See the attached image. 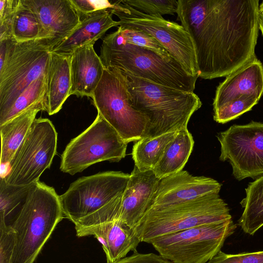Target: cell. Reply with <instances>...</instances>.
<instances>
[{
	"mask_svg": "<svg viewBox=\"0 0 263 263\" xmlns=\"http://www.w3.org/2000/svg\"><path fill=\"white\" fill-rule=\"evenodd\" d=\"M259 27L263 35V15L259 13Z\"/></svg>",
	"mask_w": 263,
	"mask_h": 263,
	"instance_id": "cell-37",
	"label": "cell"
},
{
	"mask_svg": "<svg viewBox=\"0 0 263 263\" xmlns=\"http://www.w3.org/2000/svg\"><path fill=\"white\" fill-rule=\"evenodd\" d=\"M89 43L82 46L71 54L70 95L92 97L105 69L93 45Z\"/></svg>",
	"mask_w": 263,
	"mask_h": 263,
	"instance_id": "cell-19",
	"label": "cell"
},
{
	"mask_svg": "<svg viewBox=\"0 0 263 263\" xmlns=\"http://www.w3.org/2000/svg\"><path fill=\"white\" fill-rule=\"evenodd\" d=\"M75 229L78 237L92 235L97 239L105 253L107 263L126 257L131 251L137 252L141 242L136 230L119 220Z\"/></svg>",
	"mask_w": 263,
	"mask_h": 263,
	"instance_id": "cell-17",
	"label": "cell"
},
{
	"mask_svg": "<svg viewBox=\"0 0 263 263\" xmlns=\"http://www.w3.org/2000/svg\"><path fill=\"white\" fill-rule=\"evenodd\" d=\"M47 105H34L0 126L1 137V166L8 165L23 142L37 114L47 111Z\"/></svg>",
	"mask_w": 263,
	"mask_h": 263,
	"instance_id": "cell-22",
	"label": "cell"
},
{
	"mask_svg": "<svg viewBox=\"0 0 263 263\" xmlns=\"http://www.w3.org/2000/svg\"><path fill=\"white\" fill-rule=\"evenodd\" d=\"M258 0H178L176 13L192 41L199 77H227L256 59Z\"/></svg>",
	"mask_w": 263,
	"mask_h": 263,
	"instance_id": "cell-1",
	"label": "cell"
},
{
	"mask_svg": "<svg viewBox=\"0 0 263 263\" xmlns=\"http://www.w3.org/2000/svg\"><path fill=\"white\" fill-rule=\"evenodd\" d=\"M194 144L192 135L187 127L179 130L153 170L156 177L161 179L182 171L191 154Z\"/></svg>",
	"mask_w": 263,
	"mask_h": 263,
	"instance_id": "cell-23",
	"label": "cell"
},
{
	"mask_svg": "<svg viewBox=\"0 0 263 263\" xmlns=\"http://www.w3.org/2000/svg\"><path fill=\"white\" fill-rule=\"evenodd\" d=\"M91 98L98 114L125 142L143 138L149 120L130 104L127 78L123 72L115 68H105Z\"/></svg>",
	"mask_w": 263,
	"mask_h": 263,
	"instance_id": "cell-7",
	"label": "cell"
},
{
	"mask_svg": "<svg viewBox=\"0 0 263 263\" xmlns=\"http://www.w3.org/2000/svg\"><path fill=\"white\" fill-rule=\"evenodd\" d=\"M127 145L98 114L93 123L67 144L61 156L60 170L73 175L98 162H119L125 157Z\"/></svg>",
	"mask_w": 263,
	"mask_h": 263,
	"instance_id": "cell-9",
	"label": "cell"
},
{
	"mask_svg": "<svg viewBox=\"0 0 263 263\" xmlns=\"http://www.w3.org/2000/svg\"><path fill=\"white\" fill-rule=\"evenodd\" d=\"M112 263H174L163 258L160 255L153 253L143 254L137 251L127 257L118 259Z\"/></svg>",
	"mask_w": 263,
	"mask_h": 263,
	"instance_id": "cell-36",
	"label": "cell"
},
{
	"mask_svg": "<svg viewBox=\"0 0 263 263\" xmlns=\"http://www.w3.org/2000/svg\"><path fill=\"white\" fill-rule=\"evenodd\" d=\"M112 14L121 26L142 30L157 40L190 75L198 77L195 52L190 35L181 25L160 15H149L128 5L124 0L111 1Z\"/></svg>",
	"mask_w": 263,
	"mask_h": 263,
	"instance_id": "cell-10",
	"label": "cell"
},
{
	"mask_svg": "<svg viewBox=\"0 0 263 263\" xmlns=\"http://www.w3.org/2000/svg\"><path fill=\"white\" fill-rule=\"evenodd\" d=\"M20 0L0 1V41L12 39L13 20Z\"/></svg>",
	"mask_w": 263,
	"mask_h": 263,
	"instance_id": "cell-32",
	"label": "cell"
},
{
	"mask_svg": "<svg viewBox=\"0 0 263 263\" xmlns=\"http://www.w3.org/2000/svg\"><path fill=\"white\" fill-rule=\"evenodd\" d=\"M129 177L108 171L79 178L60 196L64 215L74 224L95 213L124 191Z\"/></svg>",
	"mask_w": 263,
	"mask_h": 263,
	"instance_id": "cell-12",
	"label": "cell"
},
{
	"mask_svg": "<svg viewBox=\"0 0 263 263\" xmlns=\"http://www.w3.org/2000/svg\"><path fill=\"white\" fill-rule=\"evenodd\" d=\"M7 184L3 177L0 179V222L6 220L17 209L20 210L30 185Z\"/></svg>",
	"mask_w": 263,
	"mask_h": 263,
	"instance_id": "cell-28",
	"label": "cell"
},
{
	"mask_svg": "<svg viewBox=\"0 0 263 263\" xmlns=\"http://www.w3.org/2000/svg\"><path fill=\"white\" fill-rule=\"evenodd\" d=\"M23 2L38 20L41 38L49 40L53 48L64 40L80 23V14L70 0Z\"/></svg>",
	"mask_w": 263,
	"mask_h": 263,
	"instance_id": "cell-15",
	"label": "cell"
},
{
	"mask_svg": "<svg viewBox=\"0 0 263 263\" xmlns=\"http://www.w3.org/2000/svg\"><path fill=\"white\" fill-rule=\"evenodd\" d=\"M15 246V234L11 226L0 222V263H10Z\"/></svg>",
	"mask_w": 263,
	"mask_h": 263,
	"instance_id": "cell-33",
	"label": "cell"
},
{
	"mask_svg": "<svg viewBox=\"0 0 263 263\" xmlns=\"http://www.w3.org/2000/svg\"><path fill=\"white\" fill-rule=\"evenodd\" d=\"M246 193L240 202L244 210L238 225L245 233L253 235L263 226V176L250 182Z\"/></svg>",
	"mask_w": 263,
	"mask_h": 263,
	"instance_id": "cell-24",
	"label": "cell"
},
{
	"mask_svg": "<svg viewBox=\"0 0 263 263\" xmlns=\"http://www.w3.org/2000/svg\"><path fill=\"white\" fill-rule=\"evenodd\" d=\"M221 186L211 178L194 176L182 170L160 179L148 210H159L207 195L219 194Z\"/></svg>",
	"mask_w": 263,
	"mask_h": 263,
	"instance_id": "cell-14",
	"label": "cell"
},
{
	"mask_svg": "<svg viewBox=\"0 0 263 263\" xmlns=\"http://www.w3.org/2000/svg\"><path fill=\"white\" fill-rule=\"evenodd\" d=\"M80 16L112 7L111 1L107 0H70Z\"/></svg>",
	"mask_w": 263,
	"mask_h": 263,
	"instance_id": "cell-35",
	"label": "cell"
},
{
	"mask_svg": "<svg viewBox=\"0 0 263 263\" xmlns=\"http://www.w3.org/2000/svg\"><path fill=\"white\" fill-rule=\"evenodd\" d=\"M123 72L127 78L130 104L149 120L143 138L187 128L192 115L202 105L194 92L159 85Z\"/></svg>",
	"mask_w": 263,
	"mask_h": 263,
	"instance_id": "cell-2",
	"label": "cell"
},
{
	"mask_svg": "<svg viewBox=\"0 0 263 263\" xmlns=\"http://www.w3.org/2000/svg\"><path fill=\"white\" fill-rule=\"evenodd\" d=\"M112 15L110 8L80 16V23L78 26L51 51L71 55L82 46L95 43L108 29L120 26V22L114 21Z\"/></svg>",
	"mask_w": 263,
	"mask_h": 263,
	"instance_id": "cell-20",
	"label": "cell"
},
{
	"mask_svg": "<svg viewBox=\"0 0 263 263\" xmlns=\"http://www.w3.org/2000/svg\"><path fill=\"white\" fill-rule=\"evenodd\" d=\"M236 229L231 219L163 235L149 243L159 255L174 263H206L221 251Z\"/></svg>",
	"mask_w": 263,
	"mask_h": 263,
	"instance_id": "cell-8",
	"label": "cell"
},
{
	"mask_svg": "<svg viewBox=\"0 0 263 263\" xmlns=\"http://www.w3.org/2000/svg\"><path fill=\"white\" fill-rule=\"evenodd\" d=\"M58 134L48 119H35L3 176L7 184L28 186L39 181L57 154Z\"/></svg>",
	"mask_w": 263,
	"mask_h": 263,
	"instance_id": "cell-11",
	"label": "cell"
},
{
	"mask_svg": "<svg viewBox=\"0 0 263 263\" xmlns=\"http://www.w3.org/2000/svg\"><path fill=\"white\" fill-rule=\"evenodd\" d=\"M12 36L19 43L41 38V27L38 20L23 0H20L13 20Z\"/></svg>",
	"mask_w": 263,
	"mask_h": 263,
	"instance_id": "cell-27",
	"label": "cell"
},
{
	"mask_svg": "<svg viewBox=\"0 0 263 263\" xmlns=\"http://www.w3.org/2000/svg\"><path fill=\"white\" fill-rule=\"evenodd\" d=\"M206 263H263V251L228 254L220 251Z\"/></svg>",
	"mask_w": 263,
	"mask_h": 263,
	"instance_id": "cell-34",
	"label": "cell"
},
{
	"mask_svg": "<svg viewBox=\"0 0 263 263\" xmlns=\"http://www.w3.org/2000/svg\"><path fill=\"white\" fill-rule=\"evenodd\" d=\"M178 131L158 137L143 138L136 141L132 155L135 165L141 171L153 170L160 161L168 143Z\"/></svg>",
	"mask_w": 263,
	"mask_h": 263,
	"instance_id": "cell-25",
	"label": "cell"
},
{
	"mask_svg": "<svg viewBox=\"0 0 263 263\" xmlns=\"http://www.w3.org/2000/svg\"><path fill=\"white\" fill-rule=\"evenodd\" d=\"M259 13L261 15H263V2L259 5Z\"/></svg>",
	"mask_w": 263,
	"mask_h": 263,
	"instance_id": "cell-38",
	"label": "cell"
},
{
	"mask_svg": "<svg viewBox=\"0 0 263 263\" xmlns=\"http://www.w3.org/2000/svg\"><path fill=\"white\" fill-rule=\"evenodd\" d=\"M53 48L45 38L0 41V117L33 81L48 74Z\"/></svg>",
	"mask_w": 263,
	"mask_h": 263,
	"instance_id": "cell-5",
	"label": "cell"
},
{
	"mask_svg": "<svg viewBox=\"0 0 263 263\" xmlns=\"http://www.w3.org/2000/svg\"><path fill=\"white\" fill-rule=\"evenodd\" d=\"M219 159L228 161L238 180L263 176V123L233 125L217 136Z\"/></svg>",
	"mask_w": 263,
	"mask_h": 263,
	"instance_id": "cell-13",
	"label": "cell"
},
{
	"mask_svg": "<svg viewBox=\"0 0 263 263\" xmlns=\"http://www.w3.org/2000/svg\"><path fill=\"white\" fill-rule=\"evenodd\" d=\"M117 30L126 42L151 50L164 58H173L157 40L145 32L121 26H119Z\"/></svg>",
	"mask_w": 263,
	"mask_h": 263,
	"instance_id": "cell-30",
	"label": "cell"
},
{
	"mask_svg": "<svg viewBox=\"0 0 263 263\" xmlns=\"http://www.w3.org/2000/svg\"><path fill=\"white\" fill-rule=\"evenodd\" d=\"M136 10L149 15H173L176 13L177 1L176 0H124Z\"/></svg>",
	"mask_w": 263,
	"mask_h": 263,
	"instance_id": "cell-31",
	"label": "cell"
},
{
	"mask_svg": "<svg viewBox=\"0 0 263 263\" xmlns=\"http://www.w3.org/2000/svg\"><path fill=\"white\" fill-rule=\"evenodd\" d=\"M160 181L153 170L141 171L134 165L122 194L118 219L136 230L151 204Z\"/></svg>",
	"mask_w": 263,
	"mask_h": 263,
	"instance_id": "cell-16",
	"label": "cell"
},
{
	"mask_svg": "<svg viewBox=\"0 0 263 263\" xmlns=\"http://www.w3.org/2000/svg\"><path fill=\"white\" fill-rule=\"evenodd\" d=\"M259 100L255 96H242L214 110V119L219 123L228 122L250 110Z\"/></svg>",
	"mask_w": 263,
	"mask_h": 263,
	"instance_id": "cell-29",
	"label": "cell"
},
{
	"mask_svg": "<svg viewBox=\"0 0 263 263\" xmlns=\"http://www.w3.org/2000/svg\"><path fill=\"white\" fill-rule=\"evenodd\" d=\"M71 55L51 51L47 76V110L49 115L58 112L70 96Z\"/></svg>",
	"mask_w": 263,
	"mask_h": 263,
	"instance_id": "cell-21",
	"label": "cell"
},
{
	"mask_svg": "<svg viewBox=\"0 0 263 263\" xmlns=\"http://www.w3.org/2000/svg\"><path fill=\"white\" fill-rule=\"evenodd\" d=\"M47 76L44 74L35 80L20 94L0 117V126L34 105L45 103L47 107Z\"/></svg>",
	"mask_w": 263,
	"mask_h": 263,
	"instance_id": "cell-26",
	"label": "cell"
},
{
	"mask_svg": "<svg viewBox=\"0 0 263 263\" xmlns=\"http://www.w3.org/2000/svg\"><path fill=\"white\" fill-rule=\"evenodd\" d=\"M231 219L227 204L219 194H213L159 210H148L136 231L141 242L149 243L163 235Z\"/></svg>",
	"mask_w": 263,
	"mask_h": 263,
	"instance_id": "cell-6",
	"label": "cell"
},
{
	"mask_svg": "<svg viewBox=\"0 0 263 263\" xmlns=\"http://www.w3.org/2000/svg\"><path fill=\"white\" fill-rule=\"evenodd\" d=\"M100 58L105 68L184 91L193 92L198 78L189 74L175 59L126 42L118 30L103 38Z\"/></svg>",
	"mask_w": 263,
	"mask_h": 263,
	"instance_id": "cell-3",
	"label": "cell"
},
{
	"mask_svg": "<svg viewBox=\"0 0 263 263\" xmlns=\"http://www.w3.org/2000/svg\"><path fill=\"white\" fill-rule=\"evenodd\" d=\"M64 216L55 190L40 181L32 184L10 224L15 234L10 263H33Z\"/></svg>",
	"mask_w": 263,
	"mask_h": 263,
	"instance_id": "cell-4",
	"label": "cell"
},
{
	"mask_svg": "<svg viewBox=\"0 0 263 263\" xmlns=\"http://www.w3.org/2000/svg\"><path fill=\"white\" fill-rule=\"evenodd\" d=\"M263 95V66L257 58L226 77L217 86L213 106L215 110L244 95L259 99Z\"/></svg>",
	"mask_w": 263,
	"mask_h": 263,
	"instance_id": "cell-18",
	"label": "cell"
}]
</instances>
